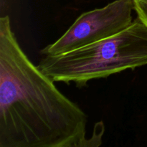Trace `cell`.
<instances>
[{
  "label": "cell",
  "mask_w": 147,
  "mask_h": 147,
  "mask_svg": "<svg viewBox=\"0 0 147 147\" xmlns=\"http://www.w3.org/2000/svg\"><path fill=\"white\" fill-rule=\"evenodd\" d=\"M34 65L20 47L8 15L0 18V147H89L88 116Z\"/></svg>",
  "instance_id": "6da1fadb"
},
{
  "label": "cell",
  "mask_w": 147,
  "mask_h": 147,
  "mask_svg": "<svg viewBox=\"0 0 147 147\" xmlns=\"http://www.w3.org/2000/svg\"><path fill=\"white\" fill-rule=\"evenodd\" d=\"M147 65V26L137 17L123 31L58 55L43 56L39 68L55 82L83 87L126 70Z\"/></svg>",
  "instance_id": "7a4b0ae2"
},
{
  "label": "cell",
  "mask_w": 147,
  "mask_h": 147,
  "mask_svg": "<svg viewBox=\"0 0 147 147\" xmlns=\"http://www.w3.org/2000/svg\"><path fill=\"white\" fill-rule=\"evenodd\" d=\"M133 11L134 0H115L86 11L57 41L42 49L40 54L58 55L112 37L131 25Z\"/></svg>",
  "instance_id": "3957f363"
},
{
  "label": "cell",
  "mask_w": 147,
  "mask_h": 147,
  "mask_svg": "<svg viewBox=\"0 0 147 147\" xmlns=\"http://www.w3.org/2000/svg\"><path fill=\"white\" fill-rule=\"evenodd\" d=\"M137 17L147 26V0H134Z\"/></svg>",
  "instance_id": "277c9868"
}]
</instances>
